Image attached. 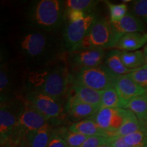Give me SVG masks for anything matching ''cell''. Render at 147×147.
Listing matches in <instances>:
<instances>
[{
    "instance_id": "1",
    "label": "cell",
    "mask_w": 147,
    "mask_h": 147,
    "mask_svg": "<svg viewBox=\"0 0 147 147\" xmlns=\"http://www.w3.org/2000/svg\"><path fill=\"white\" fill-rule=\"evenodd\" d=\"M121 37L115 32L110 21L105 18H95L87 35L72 52L115 47Z\"/></svg>"
},
{
    "instance_id": "2",
    "label": "cell",
    "mask_w": 147,
    "mask_h": 147,
    "mask_svg": "<svg viewBox=\"0 0 147 147\" xmlns=\"http://www.w3.org/2000/svg\"><path fill=\"white\" fill-rule=\"evenodd\" d=\"M62 4L58 0L36 1L29 12V19L32 25L45 32L58 28L63 19Z\"/></svg>"
},
{
    "instance_id": "3",
    "label": "cell",
    "mask_w": 147,
    "mask_h": 147,
    "mask_svg": "<svg viewBox=\"0 0 147 147\" xmlns=\"http://www.w3.org/2000/svg\"><path fill=\"white\" fill-rule=\"evenodd\" d=\"M48 123L45 117L26 101L18 111L17 123L9 142L18 146L28 134L43 127Z\"/></svg>"
},
{
    "instance_id": "4",
    "label": "cell",
    "mask_w": 147,
    "mask_h": 147,
    "mask_svg": "<svg viewBox=\"0 0 147 147\" xmlns=\"http://www.w3.org/2000/svg\"><path fill=\"white\" fill-rule=\"evenodd\" d=\"M116 75L105 64L91 68L80 69L75 79L79 83L99 91H104L115 87Z\"/></svg>"
},
{
    "instance_id": "5",
    "label": "cell",
    "mask_w": 147,
    "mask_h": 147,
    "mask_svg": "<svg viewBox=\"0 0 147 147\" xmlns=\"http://www.w3.org/2000/svg\"><path fill=\"white\" fill-rule=\"evenodd\" d=\"M71 78V76L69 74L67 69L59 66L50 72L48 71L44 83L38 91L49 95L55 100H59L67 91Z\"/></svg>"
},
{
    "instance_id": "6",
    "label": "cell",
    "mask_w": 147,
    "mask_h": 147,
    "mask_svg": "<svg viewBox=\"0 0 147 147\" xmlns=\"http://www.w3.org/2000/svg\"><path fill=\"white\" fill-rule=\"evenodd\" d=\"M27 98L33 107L43 115L48 121H52L55 124H57V123L59 122V119L63 112L59 100H55L38 90L30 91L27 94Z\"/></svg>"
},
{
    "instance_id": "7",
    "label": "cell",
    "mask_w": 147,
    "mask_h": 147,
    "mask_svg": "<svg viewBox=\"0 0 147 147\" xmlns=\"http://www.w3.org/2000/svg\"><path fill=\"white\" fill-rule=\"evenodd\" d=\"M49 40L45 33L40 31H31L21 37L19 49L23 55L30 59L43 57L49 49Z\"/></svg>"
},
{
    "instance_id": "8",
    "label": "cell",
    "mask_w": 147,
    "mask_h": 147,
    "mask_svg": "<svg viewBox=\"0 0 147 147\" xmlns=\"http://www.w3.org/2000/svg\"><path fill=\"white\" fill-rule=\"evenodd\" d=\"M127 113V110L124 108H100L92 117L97 125L105 131L110 138L123 123Z\"/></svg>"
},
{
    "instance_id": "9",
    "label": "cell",
    "mask_w": 147,
    "mask_h": 147,
    "mask_svg": "<svg viewBox=\"0 0 147 147\" xmlns=\"http://www.w3.org/2000/svg\"><path fill=\"white\" fill-rule=\"evenodd\" d=\"M94 20V16L88 14L81 21L67 24L64 31V41L65 47L71 52H72L83 40Z\"/></svg>"
},
{
    "instance_id": "10",
    "label": "cell",
    "mask_w": 147,
    "mask_h": 147,
    "mask_svg": "<svg viewBox=\"0 0 147 147\" xmlns=\"http://www.w3.org/2000/svg\"><path fill=\"white\" fill-rule=\"evenodd\" d=\"M7 100V99H6ZM6 100H1L0 108V143L1 146L10 140L17 123L18 114Z\"/></svg>"
},
{
    "instance_id": "11",
    "label": "cell",
    "mask_w": 147,
    "mask_h": 147,
    "mask_svg": "<svg viewBox=\"0 0 147 147\" xmlns=\"http://www.w3.org/2000/svg\"><path fill=\"white\" fill-rule=\"evenodd\" d=\"M106 53L104 49H87L71 52V63L80 69L91 68L102 64L105 59Z\"/></svg>"
},
{
    "instance_id": "12",
    "label": "cell",
    "mask_w": 147,
    "mask_h": 147,
    "mask_svg": "<svg viewBox=\"0 0 147 147\" xmlns=\"http://www.w3.org/2000/svg\"><path fill=\"white\" fill-rule=\"evenodd\" d=\"M100 109L98 106L86 104L78 100L74 95L69 97L66 103L65 111L69 119L74 123L89 118L96 114Z\"/></svg>"
},
{
    "instance_id": "13",
    "label": "cell",
    "mask_w": 147,
    "mask_h": 147,
    "mask_svg": "<svg viewBox=\"0 0 147 147\" xmlns=\"http://www.w3.org/2000/svg\"><path fill=\"white\" fill-rule=\"evenodd\" d=\"M115 88L125 104V108L128 102L134 97L147 92L144 88L134 82L128 74L117 76Z\"/></svg>"
},
{
    "instance_id": "14",
    "label": "cell",
    "mask_w": 147,
    "mask_h": 147,
    "mask_svg": "<svg viewBox=\"0 0 147 147\" xmlns=\"http://www.w3.org/2000/svg\"><path fill=\"white\" fill-rule=\"evenodd\" d=\"M111 25L115 32L121 36L129 33H145L146 29L144 22L136 17L130 12H127L120 21L111 23Z\"/></svg>"
},
{
    "instance_id": "15",
    "label": "cell",
    "mask_w": 147,
    "mask_h": 147,
    "mask_svg": "<svg viewBox=\"0 0 147 147\" xmlns=\"http://www.w3.org/2000/svg\"><path fill=\"white\" fill-rule=\"evenodd\" d=\"M71 82L74 90L73 94L79 100L86 104L100 108L102 91H97L79 83L72 76L71 78Z\"/></svg>"
},
{
    "instance_id": "16",
    "label": "cell",
    "mask_w": 147,
    "mask_h": 147,
    "mask_svg": "<svg viewBox=\"0 0 147 147\" xmlns=\"http://www.w3.org/2000/svg\"><path fill=\"white\" fill-rule=\"evenodd\" d=\"M53 131V127L48 123L43 127L28 134L18 147H47Z\"/></svg>"
},
{
    "instance_id": "17",
    "label": "cell",
    "mask_w": 147,
    "mask_h": 147,
    "mask_svg": "<svg viewBox=\"0 0 147 147\" xmlns=\"http://www.w3.org/2000/svg\"><path fill=\"white\" fill-rule=\"evenodd\" d=\"M146 43L147 32L129 33L121 37L115 48L121 51H136Z\"/></svg>"
},
{
    "instance_id": "18",
    "label": "cell",
    "mask_w": 147,
    "mask_h": 147,
    "mask_svg": "<svg viewBox=\"0 0 147 147\" xmlns=\"http://www.w3.org/2000/svg\"><path fill=\"white\" fill-rule=\"evenodd\" d=\"M68 129L70 131L82 134L88 137L97 136L108 138V134L97 125L93 117L74 123Z\"/></svg>"
},
{
    "instance_id": "19",
    "label": "cell",
    "mask_w": 147,
    "mask_h": 147,
    "mask_svg": "<svg viewBox=\"0 0 147 147\" xmlns=\"http://www.w3.org/2000/svg\"><path fill=\"white\" fill-rule=\"evenodd\" d=\"M105 65L117 76L127 75L134 70L127 68L121 59V51L114 49L108 52L105 57Z\"/></svg>"
},
{
    "instance_id": "20",
    "label": "cell",
    "mask_w": 147,
    "mask_h": 147,
    "mask_svg": "<svg viewBox=\"0 0 147 147\" xmlns=\"http://www.w3.org/2000/svg\"><path fill=\"white\" fill-rule=\"evenodd\" d=\"M125 109L130 110L135 114L143 129V125L147 116V92L130 100Z\"/></svg>"
},
{
    "instance_id": "21",
    "label": "cell",
    "mask_w": 147,
    "mask_h": 147,
    "mask_svg": "<svg viewBox=\"0 0 147 147\" xmlns=\"http://www.w3.org/2000/svg\"><path fill=\"white\" fill-rule=\"evenodd\" d=\"M138 131H143L138 119L135 114L127 110L123 123L115 133L113 134L111 137H123Z\"/></svg>"
},
{
    "instance_id": "22",
    "label": "cell",
    "mask_w": 147,
    "mask_h": 147,
    "mask_svg": "<svg viewBox=\"0 0 147 147\" xmlns=\"http://www.w3.org/2000/svg\"><path fill=\"white\" fill-rule=\"evenodd\" d=\"M121 59L127 68L135 70L146 65L144 53L141 51H121Z\"/></svg>"
},
{
    "instance_id": "23",
    "label": "cell",
    "mask_w": 147,
    "mask_h": 147,
    "mask_svg": "<svg viewBox=\"0 0 147 147\" xmlns=\"http://www.w3.org/2000/svg\"><path fill=\"white\" fill-rule=\"evenodd\" d=\"M120 108L125 109V104L121 100L115 87L102 91L100 108Z\"/></svg>"
},
{
    "instance_id": "24",
    "label": "cell",
    "mask_w": 147,
    "mask_h": 147,
    "mask_svg": "<svg viewBox=\"0 0 147 147\" xmlns=\"http://www.w3.org/2000/svg\"><path fill=\"white\" fill-rule=\"evenodd\" d=\"M55 129L69 147L80 146L89 138L82 134L70 131L69 129L65 127H60Z\"/></svg>"
},
{
    "instance_id": "25",
    "label": "cell",
    "mask_w": 147,
    "mask_h": 147,
    "mask_svg": "<svg viewBox=\"0 0 147 147\" xmlns=\"http://www.w3.org/2000/svg\"><path fill=\"white\" fill-rule=\"evenodd\" d=\"M129 12L147 24V0H134L129 3Z\"/></svg>"
},
{
    "instance_id": "26",
    "label": "cell",
    "mask_w": 147,
    "mask_h": 147,
    "mask_svg": "<svg viewBox=\"0 0 147 147\" xmlns=\"http://www.w3.org/2000/svg\"><path fill=\"white\" fill-rule=\"evenodd\" d=\"M100 1L95 0H67L65 1V5L67 9L82 10L87 13L90 12Z\"/></svg>"
},
{
    "instance_id": "27",
    "label": "cell",
    "mask_w": 147,
    "mask_h": 147,
    "mask_svg": "<svg viewBox=\"0 0 147 147\" xmlns=\"http://www.w3.org/2000/svg\"><path fill=\"white\" fill-rule=\"evenodd\" d=\"M110 12V21L111 23H115L122 19L127 13L128 6L125 3L114 4L106 1Z\"/></svg>"
},
{
    "instance_id": "28",
    "label": "cell",
    "mask_w": 147,
    "mask_h": 147,
    "mask_svg": "<svg viewBox=\"0 0 147 147\" xmlns=\"http://www.w3.org/2000/svg\"><path fill=\"white\" fill-rule=\"evenodd\" d=\"M127 144L132 147H147V132L138 131L123 136Z\"/></svg>"
},
{
    "instance_id": "29",
    "label": "cell",
    "mask_w": 147,
    "mask_h": 147,
    "mask_svg": "<svg viewBox=\"0 0 147 147\" xmlns=\"http://www.w3.org/2000/svg\"><path fill=\"white\" fill-rule=\"evenodd\" d=\"M134 82L140 86L144 88L147 91V65L142 66L140 68L135 69L128 74Z\"/></svg>"
},
{
    "instance_id": "30",
    "label": "cell",
    "mask_w": 147,
    "mask_h": 147,
    "mask_svg": "<svg viewBox=\"0 0 147 147\" xmlns=\"http://www.w3.org/2000/svg\"><path fill=\"white\" fill-rule=\"evenodd\" d=\"M10 85V79L9 76L8 70L5 64H1L0 69V91L1 99L5 97V94L8 92Z\"/></svg>"
},
{
    "instance_id": "31",
    "label": "cell",
    "mask_w": 147,
    "mask_h": 147,
    "mask_svg": "<svg viewBox=\"0 0 147 147\" xmlns=\"http://www.w3.org/2000/svg\"><path fill=\"white\" fill-rule=\"evenodd\" d=\"M108 138L104 136H91L78 147H100L101 145L108 143Z\"/></svg>"
},
{
    "instance_id": "32",
    "label": "cell",
    "mask_w": 147,
    "mask_h": 147,
    "mask_svg": "<svg viewBox=\"0 0 147 147\" xmlns=\"http://www.w3.org/2000/svg\"><path fill=\"white\" fill-rule=\"evenodd\" d=\"M88 15L82 10H74V9H67L66 16H67L68 23H73L81 21Z\"/></svg>"
},
{
    "instance_id": "33",
    "label": "cell",
    "mask_w": 147,
    "mask_h": 147,
    "mask_svg": "<svg viewBox=\"0 0 147 147\" xmlns=\"http://www.w3.org/2000/svg\"><path fill=\"white\" fill-rule=\"evenodd\" d=\"M47 147H68V145L67 144L65 141L59 135L54 128Z\"/></svg>"
},
{
    "instance_id": "34",
    "label": "cell",
    "mask_w": 147,
    "mask_h": 147,
    "mask_svg": "<svg viewBox=\"0 0 147 147\" xmlns=\"http://www.w3.org/2000/svg\"><path fill=\"white\" fill-rule=\"evenodd\" d=\"M108 143L111 147H132L127 144L123 137H110L108 138Z\"/></svg>"
},
{
    "instance_id": "35",
    "label": "cell",
    "mask_w": 147,
    "mask_h": 147,
    "mask_svg": "<svg viewBox=\"0 0 147 147\" xmlns=\"http://www.w3.org/2000/svg\"><path fill=\"white\" fill-rule=\"evenodd\" d=\"M1 147H18V146H16V145L13 144L12 143H11L10 142H9V141H8V142L7 143H5V144H3V145H2V146H1Z\"/></svg>"
},
{
    "instance_id": "36",
    "label": "cell",
    "mask_w": 147,
    "mask_h": 147,
    "mask_svg": "<svg viewBox=\"0 0 147 147\" xmlns=\"http://www.w3.org/2000/svg\"><path fill=\"white\" fill-rule=\"evenodd\" d=\"M143 53H144V55L145 61H146V64L147 65V45H146V46L144 47V50H143Z\"/></svg>"
},
{
    "instance_id": "37",
    "label": "cell",
    "mask_w": 147,
    "mask_h": 147,
    "mask_svg": "<svg viewBox=\"0 0 147 147\" xmlns=\"http://www.w3.org/2000/svg\"><path fill=\"white\" fill-rule=\"evenodd\" d=\"M143 129H144V131L147 132V116L145 119L144 122V125H143Z\"/></svg>"
},
{
    "instance_id": "38",
    "label": "cell",
    "mask_w": 147,
    "mask_h": 147,
    "mask_svg": "<svg viewBox=\"0 0 147 147\" xmlns=\"http://www.w3.org/2000/svg\"><path fill=\"white\" fill-rule=\"evenodd\" d=\"M100 147H111V146H110L108 143H106V144H104L101 145Z\"/></svg>"
},
{
    "instance_id": "39",
    "label": "cell",
    "mask_w": 147,
    "mask_h": 147,
    "mask_svg": "<svg viewBox=\"0 0 147 147\" xmlns=\"http://www.w3.org/2000/svg\"><path fill=\"white\" fill-rule=\"evenodd\" d=\"M137 147H140V146H137Z\"/></svg>"
}]
</instances>
